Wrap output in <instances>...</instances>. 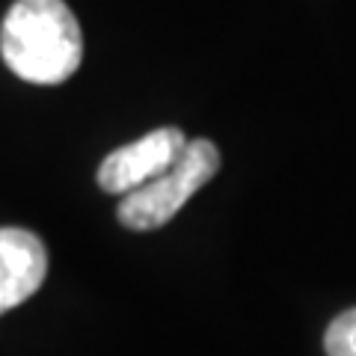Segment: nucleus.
<instances>
[{
  "instance_id": "nucleus-1",
  "label": "nucleus",
  "mask_w": 356,
  "mask_h": 356,
  "mask_svg": "<svg viewBox=\"0 0 356 356\" xmlns=\"http://www.w3.org/2000/svg\"><path fill=\"white\" fill-rule=\"evenodd\" d=\"M0 54L21 81L54 86L77 72L83 33L65 0H15L0 27Z\"/></svg>"
},
{
  "instance_id": "nucleus-2",
  "label": "nucleus",
  "mask_w": 356,
  "mask_h": 356,
  "mask_svg": "<svg viewBox=\"0 0 356 356\" xmlns=\"http://www.w3.org/2000/svg\"><path fill=\"white\" fill-rule=\"evenodd\" d=\"M220 170V152L211 140H191L170 170L154 181L122 196L119 222L131 232H152L166 226L196 191L211 181Z\"/></svg>"
},
{
  "instance_id": "nucleus-3",
  "label": "nucleus",
  "mask_w": 356,
  "mask_h": 356,
  "mask_svg": "<svg viewBox=\"0 0 356 356\" xmlns=\"http://www.w3.org/2000/svg\"><path fill=\"white\" fill-rule=\"evenodd\" d=\"M187 140L181 128H154L146 137L128 143L116 152H110L98 166V187L104 193H119L125 196L137 187L154 181L158 175H163L170 166L181 158V152L187 149Z\"/></svg>"
},
{
  "instance_id": "nucleus-4",
  "label": "nucleus",
  "mask_w": 356,
  "mask_h": 356,
  "mask_svg": "<svg viewBox=\"0 0 356 356\" xmlns=\"http://www.w3.org/2000/svg\"><path fill=\"white\" fill-rule=\"evenodd\" d=\"M48 273V252L27 229H0V315L39 291Z\"/></svg>"
},
{
  "instance_id": "nucleus-5",
  "label": "nucleus",
  "mask_w": 356,
  "mask_h": 356,
  "mask_svg": "<svg viewBox=\"0 0 356 356\" xmlns=\"http://www.w3.org/2000/svg\"><path fill=\"white\" fill-rule=\"evenodd\" d=\"M327 356H356V309H348L327 327Z\"/></svg>"
}]
</instances>
